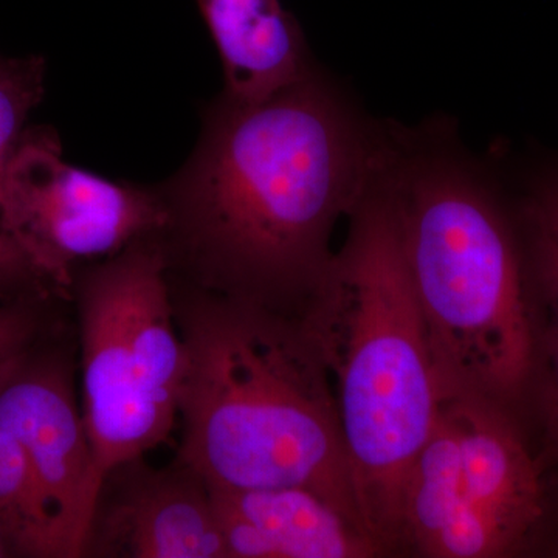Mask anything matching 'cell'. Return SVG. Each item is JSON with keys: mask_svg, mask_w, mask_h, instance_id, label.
Wrapping results in <instances>:
<instances>
[{"mask_svg": "<svg viewBox=\"0 0 558 558\" xmlns=\"http://www.w3.org/2000/svg\"><path fill=\"white\" fill-rule=\"evenodd\" d=\"M379 128L317 70L260 101L220 94L196 149L157 186L172 282L299 315L365 196Z\"/></svg>", "mask_w": 558, "mask_h": 558, "instance_id": "6da1fadb", "label": "cell"}, {"mask_svg": "<svg viewBox=\"0 0 558 558\" xmlns=\"http://www.w3.org/2000/svg\"><path fill=\"white\" fill-rule=\"evenodd\" d=\"M376 172L442 388L520 399L534 381L535 332L519 205L509 213L446 128H379Z\"/></svg>", "mask_w": 558, "mask_h": 558, "instance_id": "7a4b0ae2", "label": "cell"}, {"mask_svg": "<svg viewBox=\"0 0 558 558\" xmlns=\"http://www.w3.org/2000/svg\"><path fill=\"white\" fill-rule=\"evenodd\" d=\"M171 284L186 351L175 459L209 488H307L363 526L328 373L299 317Z\"/></svg>", "mask_w": 558, "mask_h": 558, "instance_id": "3957f363", "label": "cell"}, {"mask_svg": "<svg viewBox=\"0 0 558 558\" xmlns=\"http://www.w3.org/2000/svg\"><path fill=\"white\" fill-rule=\"evenodd\" d=\"M349 220L296 317L328 373L360 519L391 553L402 546L403 490L442 384L376 171Z\"/></svg>", "mask_w": 558, "mask_h": 558, "instance_id": "277c9868", "label": "cell"}, {"mask_svg": "<svg viewBox=\"0 0 558 558\" xmlns=\"http://www.w3.org/2000/svg\"><path fill=\"white\" fill-rule=\"evenodd\" d=\"M70 289L97 497L110 469L146 457L178 428L186 351L159 238L84 264Z\"/></svg>", "mask_w": 558, "mask_h": 558, "instance_id": "5b68a950", "label": "cell"}, {"mask_svg": "<svg viewBox=\"0 0 558 558\" xmlns=\"http://www.w3.org/2000/svg\"><path fill=\"white\" fill-rule=\"evenodd\" d=\"M543 517L542 469L506 405L444 389L403 490L402 546L424 557H508Z\"/></svg>", "mask_w": 558, "mask_h": 558, "instance_id": "8992f818", "label": "cell"}, {"mask_svg": "<svg viewBox=\"0 0 558 558\" xmlns=\"http://www.w3.org/2000/svg\"><path fill=\"white\" fill-rule=\"evenodd\" d=\"M3 189L14 236L49 288L70 289L78 267L157 236L167 223L157 186L73 167L57 132L46 126L21 135Z\"/></svg>", "mask_w": 558, "mask_h": 558, "instance_id": "52a82bcc", "label": "cell"}, {"mask_svg": "<svg viewBox=\"0 0 558 558\" xmlns=\"http://www.w3.org/2000/svg\"><path fill=\"white\" fill-rule=\"evenodd\" d=\"M145 458L102 476L81 557L226 558L208 484L178 459L153 468Z\"/></svg>", "mask_w": 558, "mask_h": 558, "instance_id": "ba28073f", "label": "cell"}, {"mask_svg": "<svg viewBox=\"0 0 558 558\" xmlns=\"http://www.w3.org/2000/svg\"><path fill=\"white\" fill-rule=\"evenodd\" d=\"M0 428L31 459L81 557L94 508V461L72 369L28 348L0 374Z\"/></svg>", "mask_w": 558, "mask_h": 558, "instance_id": "9c48e42d", "label": "cell"}, {"mask_svg": "<svg viewBox=\"0 0 558 558\" xmlns=\"http://www.w3.org/2000/svg\"><path fill=\"white\" fill-rule=\"evenodd\" d=\"M209 490L226 558H365L387 553L359 521L307 488Z\"/></svg>", "mask_w": 558, "mask_h": 558, "instance_id": "30bf717a", "label": "cell"}, {"mask_svg": "<svg viewBox=\"0 0 558 558\" xmlns=\"http://www.w3.org/2000/svg\"><path fill=\"white\" fill-rule=\"evenodd\" d=\"M222 64L223 95L260 101L312 70L306 39L281 0H196Z\"/></svg>", "mask_w": 558, "mask_h": 558, "instance_id": "8fae6325", "label": "cell"}, {"mask_svg": "<svg viewBox=\"0 0 558 558\" xmlns=\"http://www.w3.org/2000/svg\"><path fill=\"white\" fill-rule=\"evenodd\" d=\"M519 202L535 332V374L546 424L558 442V161L527 179Z\"/></svg>", "mask_w": 558, "mask_h": 558, "instance_id": "7c38bea8", "label": "cell"}, {"mask_svg": "<svg viewBox=\"0 0 558 558\" xmlns=\"http://www.w3.org/2000/svg\"><path fill=\"white\" fill-rule=\"evenodd\" d=\"M46 72L43 57L11 58L0 53V295L49 288L14 236L3 189L11 153L27 130L33 110L43 101Z\"/></svg>", "mask_w": 558, "mask_h": 558, "instance_id": "4fadbf2b", "label": "cell"}, {"mask_svg": "<svg viewBox=\"0 0 558 558\" xmlns=\"http://www.w3.org/2000/svg\"><path fill=\"white\" fill-rule=\"evenodd\" d=\"M0 529L17 557L76 558L68 531L31 459L0 428Z\"/></svg>", "mask_w": 558, "mask_h": 558, "instance_id": "5bb4252c", "label": "cell"}, {"mask_svg": "<svg viewBox=\"0 0 558 558\" xmlns=\"http://www.w3.org/2000/svg\"><path fill=\"white\" fill-rule=\"evenodd\" d=\"M33 333L31 318L24 311L0 304V374L28 348Z\"/></svg>", "mask_w": 558, "mask_h": 558, "instance_id": "9a60e30c", "label": "cell"}, {"mask_svg": "<svg viewBox=\"0 0 558 558\" xmlns=\"http://www.w3.org/2000/svg\"><path fill=\"white\" fill-rule=\"evenodd\" d=\"M2 557H17V553L9 535L0 529V558Z\"/></svg>", "mask_w": 558, "mask_h": 558, "instance_id": "2e32d148", "label": "cell"}]
</instances>
